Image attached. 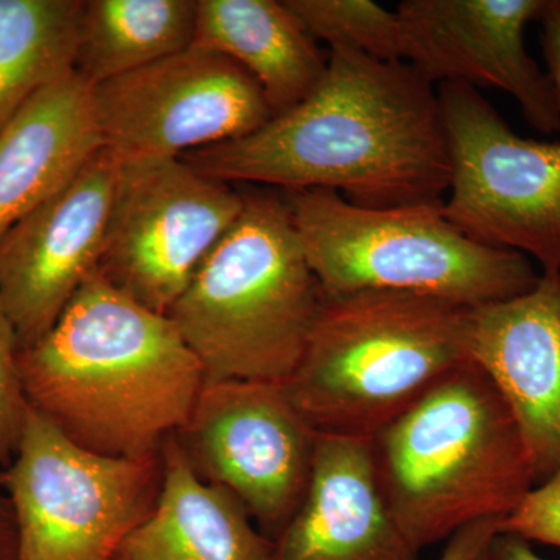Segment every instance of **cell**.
<instances>
[{
	"mask_svg": "<svg viewBox=\"0 0 560 560\" xmlns=\"http://www.w3.org/2000/svg\"><path fill=\"white\" fill-rule=\"evenodd\" d=\"M180 160L223 183L337 191L363 208L444 201L452 175L436 86L407 62L340 47L307 98Z\"/></svg>",
	"mask_w": 560,
	"mask_h": 560,
	"instance_id": "cell-1",
	"label": "cell"
},
{
	"mask_svg": "<svg viewBox=\"0 0 560 560\" xmlns=\"http://www.w3.org/2000/svg\"><path fill=\"white\" fill-rule=\"evenodd\" d=\"M28 405L98 455L151 458L186 427L205 370L167 315L95 271L51 329L21 349Z\"/></svg>",
	"mask_w": 560,
	"mask_h": 560,
	"instance_id": "cell-2",
	"label": "cell"
},
{
	"mask_svg": "<svg viewBox=\"0 0 560 560\" xmlns=\"http://www.w3.org/2000/svg\"><path fill=\"white\" fill-rule=\"evenodd\" d=\"M394 521L422 551L510 515L536 485L521 427L478 364H460L371 438Z\"/></svg>",
	"mask_w": 560,
	"mask_h": 560,
	"instance_id": "cell-3",
	"label": "cell"
},
{
	"mask_svg": "<svg viewBox=\"0 0 560 560\" xmlns=\"http://www.w3.org/2000/svg\"><path fill=\"white\" fill-rule=\"evenodd\" d=\"M469 307L400 291L324 294L285 381L318 433L371 438L469 361Z\"/></svg>",
	"mask_w": 560,
	"mask_h": 560,
	"instance_id": "cell-4",
	"label": "cell"
},
{
	"mask_svg": "<svg viewBox=\"0 0 560 560\" xmlns=\"http://www.w3.org/2000/svg\"><path fill=\"white\" fill-rule=\"evenodd\" d=\"M324 291L283 195L245 191V206L167 316L206 381L285 382L318 318Z\"/></svg>",
	"mask_w": 560,
	"mask_h": 560,
	"instance_id": "cell-5",
	"label": "cell"
},
{
	"mask_svg": "<svg viewBox=\"0 0 560 560\" xmlns=\"http://www.w3.org/2000/svg\"><path fill=\"white\" fill-rule=\"evenodd\" d=\"M283 197L324 294L400 291L477 308L526 293L540 279L528 257L453 226L444 201L363 208L330 190Z\"/></svg>",
	"mask_w": 560,
	"mask_h": 560,
	"instance_id": "cell-6",
	"label": "cell"
},
{
	"mask_svg": "<svg viewBox=\"0 0 560 560\" xmlns=\"http://www.w3.org/2000/svg\"><path fill=\"white\" fill-rule=\"evenodd\" d=\"M161 458H113L80 447L31 407L0 470L18 526L14 560H116L160 493Z\"/></svg>",
	"mask_w": 560,
	"mask_h": 560,
	"instance_id": "cell-7",
	"label": "cell"
},
{
	"mask_svg": "<svg viewBox=\"0 0 560 560\" xmlns=\"http://www.w3.org/2000/svg\"><path fill=\"white\" fill-rule=\"evenodd\" d=\"M438 94L452 164L445 217L471 241L560 272V142L515 135L467 84Z\"/></svg>",
	"mask_w": 560,
	"mask_h": 560,
	"instance_id": "cell-8",
	"label": "cell"
},
{
	"mask_svg": "<svg viewBox=\"0 0 560 560\" xmlns=\"http://www.w3.org/2000/svg\"><path fill=\"white\" fill-rule=\"evenodd\" d=\"M243 206L245 194L180 158L120 161L97 271L167 315Z\"/></svg>",
	"mask_w": 560,
	"mask_h": 560,
	"instance_id": "cell-9",
	"label": "cell"
},
{
	"mask_svg": "<svg viewBox=\"0 0 560 560\" xmlns=\"http://www.w3.org/2000/svg\"><path fill=\"white\" fill-rule=\"evenodd\" d=\"M176 434L202 480L241 501L275 539L304 499L318 434L285 383L206 381Z\"/></svg>",
	"mask_w": 560,
	"mask_h": 560,
	"instance_id": "cell-10",
	"label": "cell"
},
{
	"mask_svg": "<svg viewBox=\"0 0 560 560\" xmlns=\"http://www.w3.org/2000/svg\"><path fill=\"white\" fill-rule=\"evenodd\" d=\"M92 102L103 149L120 161L183 158L243 138L272 117L245 69L198 46L94 84Z\"/></svg>",
	"mask_w": 560,
	"mask_h": 560,
	"instance_id": "cell-11",
	"label": "cell"
},
{
	"mask_svg": "<svg viewBox=\"0 0 560 560\" xmlns=\"http://www.w3.org/2000/svg\"><path fill=\"white\" fill-rule=\"evenodd\" d=\"M550 0H405L397 7L401 60L433 86L463 83L511 95L530 127L560 131V103L547 70L526 50L525 31Z\"/></svg>",
	"mask_w": 560,
	"mask_h": 560,
	"instance_id": "cell-12",
	"label": "cell"
},
{
	"mask_svg": "<svg viewBox=\"0 0 560 560\" xmlns=\"http://www.w3.org/2000/svg\"><path fill=\"white\" fill-rule=\"evenodd\" d=\"M119 164L102 149L75 178L0 238V305L21 349L51 329L98 270Z\"/></svg>",
	"mask_w": 560,
	"mask_h": 560,
	"instance_id": "cell-13",
	"label": "cell"
},
{
	"mask_svg": "<svg viewBox=\"0 0 560 560\" xmlns=\"http://www.w3.org/2000/svg\"><path fill=\"white\" fill-rule=\"evenodd\" d=\"M467 352L517 420L536 485L547 480L560 469V272L471 308Z\"/></svg>",
	"mask_w": 560,
	"mask_h": 560,
	"instance_id": "cell-14",
	"label": "cell"
},
{
	"mask_svg": "<svg viewBox=\"0 0 560 560\" xmlns=\"http://www.w3.org/2000/svg\"><path fill=\"white\" fill-rule=\"evenodd\" d=\"M394 521L370 438L316 434L311 481L268 560H420Z\"/></svg>",
	"mask_w": 560,
	"mask_h": 560,
	"instance_id": "cell-15",
	"label": "cell"
},
{
	"mask_svg": "<svg viewBox=\"0 0 560 560\" xmlns=\"http://www.w3.org/2000/svg\"><path fill=\"white\" fill-rule=\"evenodd\" d=\"M103 149L92 86L68 73L0 130V238Z\"/></svg>",
	"mask_w": 560,
	"mask_h": 560,
	"instance_id": "cell-16",
	"label": "cell"
},
{
	"mask_svg": "<svg viewBox=\"0 0 560 560\" xmlns=\"http://www.w3.org/2000/svg\"><path fill=\"white\" fill-rule=\"evenodd\" d=\"M160 493L116 560H268L271 540L230 492L202 480L178 436L161 447Z\"/></svg>",
	"mask_w": 560,
	"mask_h": 560,
	"instance_id": "cell-17",
	"label": "cell"
},
{
	"mask_svg": "<svg viewBox=\"0 0 560 560\" xmlns=\"http://www.w3.org/2000/svg\"><path fill=\"white\" fill-rule=\"evenodd\" d=\"M194 46L245 69L270 103L272 117L307 98L329 61L278 0H198Z\"/></svg>",
	"mask_w": 560,
	"mask_h": 560,
	"instance_id": "cell-18",
	"label": "cell"
},
{
	"mask_svg": "<svg viewBox=\"0 0 560 560\" xmlns=\"http://www.w3.org/2000/svg\"><path fill=\"white\" fill-rule=\"evenodd\" d=\"M198 0H88L75 72L91 86L194 46Z\"/></svg>",
	"mask_w": 560,
	"mask_h": 560,
	"instance_id": "cell-19",
	"label": "cell"
},
{
	"mask_svg": "<svg viewBox=\"0 0 560 560\" xmlns=\"http://www.w3.org/2000/svg\"><path fill=\"white\" fill-rule=\"evenodd\" d=\"M81 0H0V130L75 70Z\"/></svg>",
	"mask_w": 560,
	"mask_h": 560,
	"instance_id": "cell-20",
	"label": "cell"
},
{
	"mask_svg": "<svg viewBox=\"0 0 560 560\" xmlns=\"http://www.w3.org/2000/svg\"><path fill=\"white\" fill-rule=\"evenodd\" d=\"M313 39L330 49L360 51L381 61H401L404 35L397 11L371 0H283Z\"/></svg>",
	"mask_w": 560,
	"mask_h": 560,
	"instance_id": "cell-21",
	"label": "cell"
},
{
	"mask_svg": "<svg viewBox=\"0 0 560 560\" xmlns=\"http://www.w3.org/2000/svg\"><path fill=\"white\" fill-rule=\"evenodd\" d=\"M20 352V338L0 305V469L13 459L31 408L22 388Z\"/></svg>",
	"mask_w": 560,
	"mask_h": 560,
	"instance_id": "cell-22",
	"label": "cell"
},
{
	"mask_svg": "<svg viewBox=\"0 0 560 560\" xmlns=\"http://www.w3.org/2000/svg\"><path fill=\"white\" fill-rule=\"evenodd\" d=\"M500 533L560 548V469L530 489L522 503L501 518Z\"/></svg>",
	"mask_w": 560,
	"mask_h": 560,
	"instance_id": "cell-23",
	"label": "cell"
},
{
	"mask_svg": "<svg viewBox=\"0 0 560 560\" xmlns=\"http://www.w3.org/2000/svg\"><path fill=\"white\" fill-rule=\"evenodd\" d=\"M501 518H485L453 534L440 560H475L500 530Z\"/></svg>",
	"mask_w": 560,
	"mask_h": 560,
	"instance_id": "cell-24",
	"label": "cell"
},
{
	"mask_svg": "<svg viewBox=\"0 0 560 560\" xmlns=\"http://www.w3.org/2000/svg\"><path fill=\"white\" fill-rule=\"evenodd\" d=\"M539 21L547 73L560 103V0H550Z\"/></svg>",
	"mask_w": 560,
	"mask_h": 560,
	"instance_id": "cell-25",
	"label": "cell"
},
{
	"mask_svg": "<svg viewBox=\"0 0 560 560\" xmlns=\"http://www.w3.org/2000/svg\"><path fill=\"white\" fill-rule=\"evenodd\" d=\"M475 560H545L533 550L528 540L514 534L497 533Z\"/></svg>",
	"mask_w": 560,
	"mask_h": 560,
	"instance_id": "cell-26",
	"label": "cell"
},
{
	"mask_svg": "<svg viewBox=\"0 0 560 560\" xmlns=\"http://www.w3.org/2000/svg\"><path fill=\"white\" fill-rule=\"evenodd\" d=\"M18 526L9 500L0 499V560L16 559Z\"/></svg>",
	"mask_w": 560,
	"mask_h": 560,
	"instance_id": "cell-27",
	"label": "cell"
}]
</instances>
